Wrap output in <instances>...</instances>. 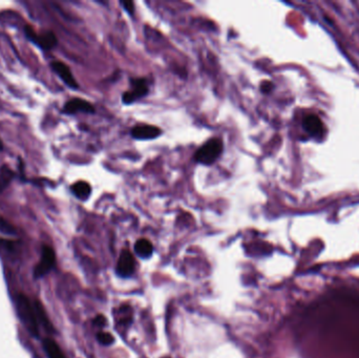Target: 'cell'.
I'll return each mask as SVG.
<instances>
[{
	"mask_svg": "<svg viewBox=\"0 0 359 358\" xmlns=\"http://www.w3.org/2000/svg\"><path fill=\"white\" fill-rule=\"evenodd\" d=\"M135 250L139 257L149 258L153 252V247H152V244L148 240L141 239L136 243Z\"/></svg>",
	"mask_w": 359,
	"mask_h": 358,
	"instance_id": "4fadbf2b",
	"label": "cell"
},
{
	"mask_svg": "<svg viewBox=\"0 0 359 358\" xmlns=\"http://www.w3.org/2000/svg\"><path fill=\"white\" fill-rule=\"evenodd\" d=\"M52 69L56 73L61 80L67 84L71 89H78V83L76 79L73 78L72 74L67 64H64L60 61H54L52 63Z\"/></svg>",
	"mask_w": 359,
	"mask_h": 358,
	"instance_id": "9c48e42d",
	"label": "cell"
},
{
	"mask_svg": "<svg viewBox=\"0 0 359 358\" xmlns=\"http://www.w3.org/2000/svg\"><path fill=\"white\" fill-rule=\"evenodd\" d=\"M2 148H3V145H2V142H1V140H0V152H1V150H2Z\"/></svg>",
	"mask_w": 359,
	"mask_h": 358,
	"instance_id": "ffe728a7",
	"label": "cell"
},
{
	"mask_svg": "<svg viewBox=\"0 0 359 358\" xmlns=\"http://www.w3.org/2000/svg\"><path fill=\"white\" fill-rule=\"evenodd\" d=\"M0 231L7 234L15 233V229L6 221H4L1 216H0Z\"/></svg>",
	"mask_w": 359,
	"mask_h": 358,
	"instance_id": "2e32d148",
	"label": "cell"
},
{
	"mask_svg": "<svg viewBox=\"0 0 359 358\" xmlns=\"http://www.w3.org/2000/svg\"><path fill=\"white\" fill-rule=\"evenodd\" d=\"M135 270V259L133 254L128 251L124 250L121 256L119 258L118 265H117V273L121 276H130Z\"/></svg>",
	"mask_w": 359,
	"mask_h": 358,
	"instance_id": "ba28073f",
	"label": "cell"
},
{
	"mask_svg": "<svg viewBox=\"0 0 359 358\" xmlns=\"http://www.w3.org/2000/svg\"><path fill=\"white\" fill-rule=\"evenodd\" d=\"M273 83H271V82H264L263 84H262V87H261V90H262V91L263 92H265V93H268V92H270L272 90H273Z\"/></svg>",
	"mask_w": 359,
	"mask_h": 358,
	"instance_id": "ac0fdd59",
	"label": "cell"
},
{
	"mask_svg": "<svg viewBox=\"0 0 359 358\" xmlns=\"http://www.w3.org/2000/svg\"><path fill=\"white\" fill-rule=\"evenodd\" d=\"M97 338H98L99 343L104 345V346H109V345H112L114 343V336L110 333H107V332L98 333Z\"/></svg>",
	"mask_w": 359,
	"mask_h": 358,
	"instance_id": "9a60e30c",
	"label": "cell"
},
{
	"mask_svg": "<svg viewBox=\"0 0 359 358\" xmlns=\"http://www.w3.org/2000/svg\"><path fill=\"white\" fill-rule=\"evenodd\" d=\"M43 349L49 358H66L60 347L52 338H45L43 341Z\"/></svg>",
	"mask_w": 359,
	"mask_h": 358,
	"instance_id": "8fae6325",
	"label": "cell"
},
{
	"mask_svg": "<svg viewBox=\"0 0 359 358\" xmlns=\"http://www.w3.org/2000/svg\"><path fill=\"white\" fill-rule=\"evenodd\" d=\"M223 142L222 140L217 138L211 139L203 145L201 146L195 154V161L204 165L214 164L217 158L223 153Z\"/></svg>",
	"mask_w": 359,
	"mask_h": 358,
	"instance_id": "7a4b0ae2",
	"label": "cell"
},
{
	"mask_svg": "<svg viewBox=\"0 0 359 358\" xmlns=\"http://www.w3.org/2000/svg\"><path fill=\"white\" fill-rule=\"evenodd\" d=\"M105 322H106V319H105V317L102 316V315H98V316L96 317V319H95V323H96L98 326H104V325H105Z\"/></svg>",
	"mask_w": 359,
	"mask_h": 358,
	"instance_id": "d6986e66",
	"label": "cell"
},
{
	"mask_svg": "<svg viewBox=\"0 0 359 358\" xmlns=\"http://www.w3.org/2000/svg\"><path fill=\"white\" fill-rule=\"evenodd\" d=\"M72 191L78 197V199L84 201L89 197V195L91 193V187L88 183L80 181L72 186Z\"/></svg>",
	"mask_w": 359,
	"mask_h": 358,
	"instance_id": "7c38bea8",
	"label": "cell"
},
{
	"mask_svg": "<svg viewBox=\"0 0 359 358\" xmlns=\"http://www.w3.org/2000/svg\"><path fill=\"white\" fill-rule=\"evenodd\" d=\"M302 127L305 129L306 133L313 137V138H318L323 136L325 133V125L323 123L321 119L314 115H307L302 120Z\"/></svg>",
	"mask_w": 359,
	"mask_h": 358,
	"instance_id": "8992f818",
	"label": "cell"
},
{
	"mask_svg": "<svg viewBox=\"0 0 359 358\" xmlns=\"http://www.w3.org/2000/svg\"><path fill=\"white\" fill-rule=\"evenodd\" d=\"M121 5L123 6V8L128 14L134 15V13H135V4H134L133 1H130V0H122Z\"/></svg>",
	"mask_w": 359,
	"mask_h": 358,
	"instance_id": "e0dca14e",
	"label": "cell"
},
{
	"mask_svg": "<svg viewBox=\"0 0 359 358\" xmlns=\"http://www.w3.org/2000/svg\"><path fill=\"white\" fill-rule=\"evenodd\" d=\"M162 134V130L152 125H136L132 129V136L137 140H151L158 138Z\"/></svg>",
	"mask_w": 359,
	"mask_h": 358,
	"instance_id": "30bf717a",
	"label": "cell"
},
{
	"mask_svg": "<svg viewBox=\"0 0 359 358\" xmlns=\"http://www.w3.org/2000/svg\"><path fill=\"white\" fill-rule=\"evenodd\" d=\"M35 305V308H36V312H37V317H38V322L41 323L42 327L47 330V331L51 332L53 331V328H52V325L50 323V320L47 316V313H45V311L42 307V305L39 303V301H35L34 303Z\"/></svg>",
	"mask_w": 359,
	"mask_h": 358,
	"instance_id": "5bb4252c",
	"label": "cell"
},
{
	"mask_svg": "<svg viewBox=\"0 0 359 358\" xmlns=\"http://www.w3.org/2000/svg\"><path fill=\"white\" fill-rule=\"evenodd\" d=\"M63 111L67 114L72 115L76 112H86V114H94L95 107L90 104L86 100L75 98L70 100L66 105H64Z\"/></svg>",
	"mask_w": 359,
	"mask_h": 358,
	"instance_id": "52a82bcc",
	"label": "cell"
},
{
	"mask_svg": "<svg viewBox=\"0 0 359 358\" xmlns=\"http://www.w3.org/2000/svg\"><path fill=\"white\" fill-rule=\"evenodd\" d=\"M1 246H2V241L0 239V248H1Z\"/></svg>",
	"mask_w": 359,
	"mask_h": 358,
	"instance_id": "44dd1931",
	"label": "cell"
},
{
	"mask_svg": "<svg viewBox=\"0 0 359 358\" xmlns=\"http://www.w3.org/2000/svg\"><path fill=\"white\" fill-rule=\"evenodd\" d=\"M55 263H56V257H55V252L53 248L48 246V245H44L42 247L41 260L38 264H37L34 269L35 277L39 278L44 276L45 274H48L55 266Z\"/></svg>",
	"mask_w": 359,
	"mask_h": 358,
	"instance_id": "277c9868",
	"label": "cell"
},
{
	"mask_svg": "<svg viewBox=\"0 0 359 358\" xmlns=\"http://www.w3.org/2000/svg\"><path fill=\"white\" fill-rule=\"evenodd\" d=\"M15 305L18 317L20 318L22 325L26 328L33 336H39V322L34 303L24 294H18L15 298Z\"/></svg>",
	"mask_w": 359,
	"mask_h": 358,
	"instance_id": "6da1fadb",
	"label": "cell"
},
{
	"mask_svg": "<svg viewBox=\"0 0 359 358\" xmlns=\"http://www.w3.org/2000/svg\"><path fill=\"white\" fill-rule=\"evenodd\" d=\"M25 34L33 42H35L39 48L44 51H50L54 49L58 43L57 37L55 36L53 32H45L44 34L38 36L31 26L27 25L25 26Z\"/></svg>",
	"mask_w": 359,
	"mask_h": 358,
	"instance_id": "5b68a950",
	"label": "cell"
},
{
	"mask_svg": "<svg viewBox=\"0 0 359 358\" xmlns=\"http://www.w3.org/2000/svg\"><path fill=\"white\" fill-rule=\"evenodd\" d=\"M131 84L132 90L125 91L122 96V101L124 104H132V103H134L138 99L145 97L149 90L148 83L143 78L132 79Z\"/></svg>",
	"mask_w": 359,
	"mask_h": 358,
	"instance_id": "3957f363",
	"label": "cell"
}]
</instances>
